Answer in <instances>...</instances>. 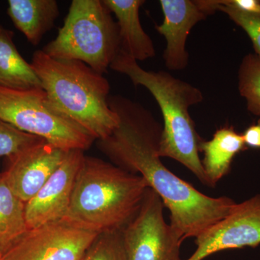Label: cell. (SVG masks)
<instances>
[{"mask_svg": "<svg viewBox=\"0 0 260 260\" xmlns=\"http://www.w3.org/2000/svg\"><path fill=\"white\" fill-rule=\"evenodd\" d=\"M109 107L119 124L99 148L114 164L138 174L161 198L170 212V224L182 237L196 238L232 212L237 203L228 197L212 198L171 172L158 155L162 124L139 103L109 95Z\"/></svg>", "mask_w": 260, "mask_h": 260, "instance_id": "6da1fadb", "label": "cell"}, {"mask_svg": "<svg viewBox=\"0 0 260 260\" xmlns=\"http://www.w3.org/2000/svg\"><path fill=\"white\" fill-rule=\"evenodd\" d=\"M110 68L126 75L135 86L148 89L158 103L164 119L159 156L180 162L202 184L208 186L200 157V145L203 140L189 112V108L203 102V92L167 72L145 70L121 51Z\"/></svg>", "mask_w": 260, "mask_h": 260, "instance_id": "7a4b0ae2", "label": "cell"}, {"mask_svg": "<svg viewBox=\"0 0 260 260\" xmlns=\"http://www.w3.org/2000/svg\"><path fill=\"white\" fill-rule=\"evenodd\" d=\"M148 188L138 174L85 155L64 218L99 234L122 230L138 213Z\"/></svg>", "mask_w": 260, "mask_h": 260, "instance_id": "3957f363", "label": "cell"}, {"mask_svg": "<svg viewBox=\"0 0 260 260\" xmlns=\"http://www.w3.org/2000/svg\"><path fill=\"white\" fill-rule=\"evenodd\" d=\"M32 69L51 104L95 140L108 138L119 124L109 107L110 83L85 63L55 59L38 50Z\"/></svg>", "mask_w": 260, "mask_h": 260, "instance_id": "277c9868", "label": "cell"}, {"mask_svg": "<svg viewBox=\"0 0 260 260\" xmlns=\"http://www.w3.org/2000/svg\"><path fill=\"white\" fill-rule=\"evenodd\" d=\"M101 0H73L54 40L42 49L55 59L85 63L104 75L120 52L117 23Z\"/></svg>", "mask_w": 260, "mask_h": 260, "instance_id": "5b68a950", "label": "cell"}, {"mask_svg": "<svg viewBox=\"0 0 260 260\" xmlns=\"http://www.w3.org/2000/svg\"><path fill=\"white\" fill-rule=\"evenodd\" d=\"M0 119L64 152L85 151L95 140L56 109L43 88L15 90L0 86Z\"/></svg>", "mask_w": 260, "mask_h": 260, "instance_id": "8992f818", "label": "cell"}, {"mask_svg": "<svg viewBox=\"0 0 260 260\" xmlns=\"http://www.w3.org/2000/svg\"><path fill=\"white\" fill-rule=\"evenodd\" d=\"M161 198L148 188L138 213L122 229L127 260H182V237L164 218Z\"/></svg>", "mask_w": 260, "mask_h": 260, "instance_id": "52a82bcc", "label": "cell"}, {"mask_svg": "<svg viewBox=\"0 0 260 260\" xmlns=\"http://www.w3.org/2000/svg\"><path fill=\"white\" fill-rule=\"evenodd\" d=\"M99 235L60 219L28 229L3 260H80Z\"/></svg>", "mask_w": 260, "mask_h": 260, "instance_id": "ba28073f", "label": "cell"}, {"mask_svg": "<svg viewBox=\"0 0 260 260\" xmlns=\"http://www.w3.org/2000/svg\"><path fill=\"white\" fill-rule=\"evenodd\" d=\"M196 250L187 259L203 260L227 249L260 245V194L236 204L232 212L195 238Z\"/></svg>", "mask_w": 260, "mask_h": 260, "instance_id": "9c48e42d", "label": "cell"}, {"mask_svg": "<svg viewBox=\"0 0 260 260\" xmlns=\"http://www.w3.org/2000/svg\"><path fill=\"white\" fill-rule=\"evenodd\" d=\"M84 156L83 150L67 152L55 172L35 196L25 203V220L28 229L64 218Z\"/></svg>", "mask_w": 260, "mask_h": 260, "instance_id": "30bf717a", "label": "cell"}, {"mask_svg": "<svg viewBox=\"0 0 260 260\" xmlns=\"http://www.w3.org/2000/svg\"><path fill=\"white\" fill-rule=\"evenodd\" d=\"M66 153L42 140L8 159L9 167L3 174L10 189L26 203L55 172Z\"/></svg>", "mask_w": 260, "mask_h": 260, "instance_id": "8fae6325", "label": "cell"}, {"mask_svg": "<svg viewBox=\"0 0 260 260\" xmlns=\"http://www.w3.org/2000/svg\"><path fill=\"white\" fill-rule=\"evenodd\" d=\"M164 20L155 30L165 38L167 46L162 58L169 70L185 69L189 63L186 41L194 28L208 16L195 0H160Z\"/></svg>", "mask_w": 260, "mask_h": 260, "instance_id": "7c38bea8", "label": "cell"}, {"mask_svg": "<svg viewBox=\"0 0 260 260\" xmlns=\"http://www.w3.org/2000/svg\"><path fill=\"white\" fill-rule=\"evenodd\" d=\"M117 19L120 51L135 60L145 61L155 56L151 38L145 31L140 19L143 0H103Z\"/></svg>", "mask_w": 260, "mask_h": 260, "instance_id": "4fadbf2b", "label": "cell"}, {"mask_svg": "<svg viewBox=\"0 0 260 260\" xmlns=\"http://www.w3.org/2000/svg\"><path fill=\"white\" fill-rule=\"evenodd\" d=\"M246 148L242 135L232 126L220 128L211 140L202 141L200 152L204 154L202 164L208 186L215 187L218 181L229 174L236 155Z\"/></svg>", "mask_w": 260, "mask_h": 260, "instance_id": "5bb4252c", "label": "cell"}, {"mask_svg": "<svg viewBox=\"0 0 260 260\" xmlns=\"http://www.w3.org/2000/svg\"><path fill=\"white\" fill-rule=\"evenodd\" d=\"M8 14L32 45H39L59 15L55 0H9Z\"/></svg>", "mask_w": 260, "mask_h": 260, "instance_id": "9a60e30c", "label": "cell"}, {"mask_svg": "<svg viewBox=\"0 0 260 260\" xmlns=\"http://www.w3.org/2000/svg\"><path fill=\"white\" fill-rule=\"evenodd\" d=\"M14 34L0 25V86L15 90L42 88L30 63L19 53Z\"/></svg>", "mask_w": 260, "mask_h": 260, "instance_id": "2e32d148", "label": "cell"}, {"mask_svg": "<svg viewBox=\"0 0 260 260\" xmlns=\"http://www.w3.org/2000/svg\"><path fill=\"white\" fill-rule=\"evenodd\" d=\"M25 203L13 193L4 174L0 178V255L13 247L28 230Z\"/></svg>", "mask_w": 260, "mask_h": 260, "instance_id": "e0dca14e", "label": "cell"}, {"mask_svg": "<svg viewBox=\"0 0 260 260\" xmlns=\"http://www.w3.org/2000/svg\"><path fill=\"white\" fill-rule=\"evenodd\" d=\"M238 89L251 114L260 116V56L248 54L238 70Z\"/></svg>", "mask_w": 260, "mask_h": 260, "instance_id": "ac0fdd59", "label": "cell"}, {"mask_svg": "<svg viewBox=\"0 0 260 260\" xmlns=\"http://www.w3.org/2000/svg\"><path fill=\"white\" fill-rule=\"evenodd\" d=\"M200 9L207 15H213L220 11L226 14L234 23L241 27L250 39L254 47V53L260 56V13H244L239 10L220 6L216 0H197Z\"/></svg>", "mask_w": 260, "mask_h": 260, "instance_id": "d6986e66", "label": "cell"}, {"mask_svg": "<svg viewBox=\"0 0 260 260\" xmlns=\"http://www.w3.org/2000/svg\"><path fill=\"white\" fill-rule=\"evenodd\" d=\"M121 231L99 234L80 260H127Z\"/></svg>", "mask_w": 260, "mask_h": 260, "instance_id": "ffe728a7", "label": "cell"}, {"mask_svg": "<svg viewBox=\"0 0 260 260\" xmlns=\"http://www.w3.org/2000/svg\"><path fill=\"white\" fill-rule=\"evenodd\" d=\"M45 140L24 133L0 119V157L13 158L31 145Z\"/></svg>", "mask_w": 260, "mask_h": 260, "instance_id": "44dd1931", "label": "cell"}, {"mask_svg": "<svg viewBox=\"0 0 260 260\" xmlns=\"http://www.w3.org/2000/svg\"><path fill=\"white\" fill-rule=\"evenodd\" d=\"M217 4L244 13H260L259 0H216Z\"/></svg>", "mask_w": 260, "mask_h": 260, "instance_id": "7402d4cb", "label": "cell"}, {"mask_svg": "<svg viewBox=\"0 0 260 260\" xmlns=\"http://www.w3.org/2000/svg\"><path fill=\"white\" fill-rule=\"evenodd\" d=\"M242 135L246 148L260 149V120L246 128Z\"/></svg>", "mask_w": 260, "mask_h": 260, "instance_id": "603a6c76", "label": "cell"}, {"mask_svg": "<svg viewBox=\"0 0 260 260\" xmlns=\"http://www.w3.org/2000/svg\"><path fill=\"white\" fill-rule=\"evenodd\" d=\"M0 260H3V256L0 255Z\"/></svg>", "mask_w": 260, "mask_h": 260, "instance_id": "cb8c5ba5", "label": "cell"}, {"mask_svg": "<svg viewBox=\"0 0 260 260\" xmlns=\"http://www.w3.org/2000/svg\"><path fill=\"white\" fill-rule=\"evenodd\" d=\"M2 174H3V173H0V178H1Z\"/></svg>", "mask_w": 260, "mask_h": 260, "instance_id": "d4e9b609", "label": "cell"}]
</instances>
